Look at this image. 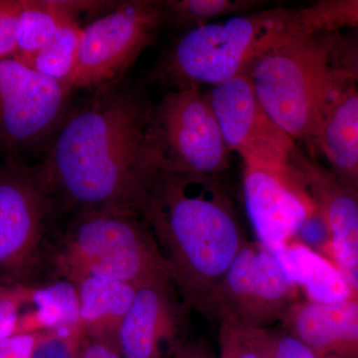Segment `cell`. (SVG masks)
<instances>
[{
	"label": "cell",
	"instance_id": "1",
	"mask_svg": "<svg viewBox=\"0 0 358 358\" xmlns=\"http://www.w3.org/2000/svg\"><path fill=\"white\" fill-rule=\"evenodd\" d=\"M91 95L71 110L33 166L57 213L141 216L148 193L164 171L155 131V103L141 85L124 81Z\"/></svg>",
	"mask_w": 358,
	"mask_h": 358
},
{
	"label": "cell",
	"instance_id": "2",
	"mask_svg": "<svg viewBox=\"0 0 358 358\" xmlns=\"http://www.w3.org/2000/svg\"><path fill=\"white\" fill-rule=\"evenodd\" d=\"M141 216L181 300L205 315L219 282L248 240L219 178L162 171Z\"/></svg>",
	"mask_w": 358,
	"mask_h": 358
},
{
	"label": "cell",
	"instance_id": "3",
	"mask_svg": "<svg viewBox=\"0 0 358 358\" xmlns=\"http://www.w3.org/2000/svg\"><path fill=\"white\" fill-rule=\"evenodd\" d=\"M247 75L273 121L294 141L312 143L345 81L324 34L291 31L257 59Z\"/></svg>",
	"mask_w": 358,
	"mask_h": 358
},
{
	"label": "cell",
	"instance_id": "4",
	"mask_svg": "<svg viewBox=\"0 0 358 358\" xmlns=\"http://www.w3.org/2000/svg\"><path fill=\"white\" fill-rule=\"evenodd\" d=\"M294 13L284 7L259 9L186 31L160 61L157 77L185 90L247 75L257 59L289 32Z\"/></svg>",
	"mask_w": 358,
	"mask_h": 358
},
{
	"label": "cell",
	"instance_id": "5",
	"mask_svg": "<svg viewBox=\"0 0 358 358\" xmlns=\"http://www.w3.org/2000/svg\"><path fill=\"white\" fill-rule=\"evenodd\" d=\"M50 261L59 277L103 275L136 288L171 275L147 222L141 216L115 212L75 213L52 245Z\"/></svg>",
	"mask_w": 358,
	"mask_h": 358
},
{
	"label": "cell",
	"instance_id": "6",
	"mask_svg": "<svg viewBox=\"0 0 358 358\" xmlns=\"http://www.w3.org/2000/svg\"><path fill=\"white\" fill-rule=\"evenodd\" d=\"M73 92L16 58L0 60V157L43 155L71 112Z\"/></svg>",
	"mask_w": 358,
	"mask_h": 358
},
{
	"label": "cell",
	"instance_id": "7",
	"mask_svg": "<svg viewBox=\"0 0 358 358\" xmlns=\"http://www.w3.org/2000/svg\"><path fill=\"white\" fill-rule=\"evenodd\" d=\"M164 24V1H119L83 28L77 67L68 83L71 91L92 94L122 81Z\"/></svg>",
	"mask_w": 358,
	"mask_h": 358
},
{
	"label": "cell",
	"instance_id": "8",
	"mask_svg": "<svg viewBox=\"0 0 358 358\" xmlns=\"http://www.w3.org/2000/svg\"><path fill=\"white\" fill-rule=\"evenodd\" d=\"M57 213L34 166L3 162L0 166V285H27L44 256Z\"/></svg>",
	"mask_w": 358,
	"mask_h": 358
},
{
	"label": "cell",
	"instance_id": "9",
	"mask_svg": "<svg viewBox=\"0 0 358 358\" xmlns=\"http://www.w3.org/2000/svg\"><path fill=\"white\" fill-rule=\"evenodd\" d=\"M300 301V292L272 251L247 241L216 287L204 317L271 327L281 324Z\"/></svg>",
	"mask_w": 358,
	"mask_h": 358
},
{
	"label": "cell",
	"instance_id": "10",
	"mask_svg": "<svg viewBox=\"0 0 358 358\" xmlns=\"http://www.w3.org/2000/svg\"><path fill=\"white\" fill-rule=\"evenodd\" d=\"M155 136L164 171L219 178L229 166L224 141L208 94L173 90L155 103Z\"/></svg>",
	"mask_w": 358,
	"mask_h": 358
},
{
	"label": "cell",
	"instance_id": "11",
	"mask_svg": "<svg viewBox=\"0 0 358 358\" xmlns=\"http://www.w3.org/2000/svg\"><path fill=\"white\" fill-rule=\"evenodd\" d=\"M207 94L226 145L244 164L293 169L296 143L264 109L248 75L216 85Z\"/></svg>",
	"mask_w": 358,
	"mask_h": 358
},
{
	"label": "cell",
	"instance_id": "12",
	"mask_svg": "<svg viewBox=\"0 0 358 358\" xmlns=\"http://www.w3.org/2000/svg\"><path fill=\"white\" fill-rule=\"evenodd\" d=\"M189 313L171 275L143 282L115 334V348L122 358H173L186 341Z\"/></svg>",
	"mask_w": 358,
	"mask_h": 358
},
{
	"label": "cell",
	"instance_id": "13",
	"mask_svg": "<svg viewBox=\"0 0 358 358\" xmlns=\"http://www.w3.org/2000/svg\"><path fill=\"white\" fill-rule=\"evenodd\" d=\"M245 208L258 241L270 251L296 236L315 203L298 171L244 164Z\"/></svg>",
	"mask_w": 358,
	"mask_h": 358
},
{
	"label": "cell",
	"instance_id": "14",
	"mask_svg": "<svg viewBox=\"0 0 358 358\" xmlns=\"http://www.w3.org/2000/svg\"><path fill=\"white\" fill-rule=\"evenodd\" d=\"M293 164L326 218L334 264L358 296V193L298 147L294 148Z\"/></svg>",
	"mask_w": 358,
	"mask_h": 358
},
{
	"label": "cell",
	"instance_id": "15",
	"mask_svg": "<svg viewBox=\"0 0 358 358\" xmlns=\"http://www.w3.org/2000/svg\"><path fill=\"white\" fill-rule=\"evenodd\" d=\"M281 327L320 355L358 358V298L327 305L301 300L285 317Z\"/></svg>",
	"mask_w": 358,
	"mask_h": 358
},
{
	"label": "cell",
	"instance_id": "16",
	"mask_svg": "<svg viewBox=\"0 0 358 358\" xmlns=\"http://www.w3.org/2000/svg\"><path fill=\"white\" fill-rule=\"evenodd\" d=\"M313 143L331 171L358 192V87L352 82L334 94Z\"/></svg>",
	"mask_w": 358,
	"mask_h": 358
},
{
	"label": "cell",
	"instance_id": "17",
	"mask_svg": "<svg viewBox=\"0 0 358 358\" xmlns=\"http://www.w3.org/2000/svg\"><path fill=\"white\" fill-rule=\"evenodd\" d=\"M66 279L77 289L80 320L85 336L103 339L115 345V334L133 303L136 287L91 274L72 275Z\"/></svg>",
	"mask_w": 358,
	"mask_h": 358
},
{
	"label": "cell",
	"instance_id": "18",
	"mask_svg": "<svg viewBox=\"0 0 358 358\" xmlns=\"http://www.w3.org/2000/svg\"><path fill=\"white\" fill-rule=\"evenodd\" d=\"M272 253L303 300L327 305L358 298L331 261L298 240H291Z\"/></svg>",
	"mask_w": 358,
	"mask_h": 358
},
{
	"label": "cell",
	"instance_id": "19",
	"mask_svg": "<svg viewBox=\"0 0 358 358\" xmlns=\"http://www.w3.org/2000/svg\"><path fill=\"white\" fill-rule=\"evenodd\" d=\"M112 1H70V0H21L18 16L17 53L26 63L43 49L60 26L68 20H79L82 13H107Z\"/></svg>",
	"mask_w": 358,
	"mask_h": 358
},
{
	"label": "cell",
	"instance_id": "20",
	"mask_svg": "<svg viewBox=\"0 0 358 358\" xmlns=\"http://www.w3.org/2000/svg\"><path fill=\"white\" fill-rule=\"evenodd\" d=\"M77 329L82 331L80 303L72 282L60 277L41 286H29L20 334Z\"/></svg>",
	"mask_w": 358,
	"mask_h": 358
},
{
	"label": "cell",
	"instance_id": "21",
	"mask_svg": "<svg viewBox=\"0 0 358 358\" xmlns=\"http://www.w3.org/2000/svg\"><path fill=\"white\" fill-rule=\"evenodd\" d=\"M83 28L77 20H68L53 38L25 65L68 86L79 57Z\"/></svg>",
	"mask_w": 358,
	"mask_h": 358
},
{
	"label": "cell",
	"instance_id": "22",
	"mask_svg": "<svg viewBox=\"0 0 358 358\" xmlns=\"http://www.w3.org/2000/svg\"><path fill=\"white\" fill-rule=\"evenodd\" d=\"M262 6L259 0H166L164 22L189 31L224 16L253 13Z\"/></svg>",
	"mask_w": 358,
	"mask_h": 358
},
{
	"label": "cell",
	"instance_id": "23",
	"mask_svg": "<svg viewBox=\"0 0 358 358\" xmlns=\"http://www.w3.org/2000/svg\"><path fill=\"white\" fill-rule=\"evenodd\" d=\"M358 28V0H320L300 11L294 10L289 31L317 35Z\"/></svg>",
	"mask_w": 358,
	"mask_h": 358
},
{
	"label": "cell",
	"instance_id": "24",
	"mask_svg": "<svg viewBox=\"0 0 358 358\" xmlns=\"http://www.w3.org/2000/svg\"><path fill=\"white\" fill-rule=\"evenodd\" d=\"M233 324V322H232ZM236 326L242 341L257 358H320L307 343L284 327Z\"/></svg>",
	"mask_w": 358,
	"mask_h": 358
},
{
	"label": "cell",
	"instance_id": "25",
	"mask_svg": "<svg viewBox=\"0 0 358 358\" xmlns=\"http://www.w3.org/2000/svg\"><path fill=\"white\" fill-rule=\"evenodd\" d=\"M334 68L345 81L358 87V28L324 33Z\"/></svg>",
	"mask_w": 358,
	"mask_h": 358
},
{
	"label": "cell",
	"instance_id": "26",
	"mask_svg": "<svg viewBox=\"0 0 358 358\" xmlns=\"http://www.w3.org/2000/svg\"><path fill=\"white\" fill-rule=\"evenodd\" d=\"M29 285H0V345L20 334Z\"/></svg>",
	"mask_w": 358,
	"mask_h": 358
},
{
	"label": "cell",
	"instance_id": "27",
	"mask_svg": "<svg viewBox=\"0 0 358 358\" xmlns=\"http://www.w3.org/2000/svg\"><path fill=\"white\" fill-rule=\"evenodd\" d=\"M83 336L80 329L37 333L31 358H78Z\"/></svg>",
	"mask_w": 358,
	"mask_h": 358
},
{
	"label": "cell",
	"instance_id": "28",
	"mask_svg": "<svg viewBox=\"0 0 358 358\" xmlns=\"http://www.w3.org/2000/svg\"><path fill=\"white\" fill-rule=\"evenodd\" d=\"M294 239L334 263L331 232L326 218L317 204L301 224Z\"/></svg>",
	"mask_w": 358,
	"mask_h": 358
},
{
	"label": "cell",
	"instance_id": "29",
	"mask_svg": "<svg viewBox=\"0 0 358 358\" xmlns=\"http://www.w3.org/2000/svg\"><path fill=\"white\" fill-rule=\"evenodd\" d=\"M21 0H0V60L17 53V22Z\"/></svg>",
	"mask_w": 358,
	"mask_h": 358
},
{
	"label": "cell",
	"instance_id": "30",
	"mask_svg": "<svg viewBox=\"0 0 358 358\" xmlns=\"http://www.w3.org/2000/svg\"><path fill=\"white\" fill-rule=\"evenodd\" d=\"M218 324V358H257L242 341L234 324L226 320H220Z\"/></svg>",
	"mask_w": 358,
	"mask_h": 358
},
{
	"label": "cell",
	"instance_id": "31",
	"mask_svg": "<svg viewBox=\"0 0 358 358\" xmlns=\"http://www.w3.org/2000/svg\"><path fill=\"white\" fill-rule=\"evenodd\" d=\"M37 333L20 334L0 345V358H31Z\"/></svg>",
	"mask_w": 358,
	"mask_h": 358
},
{
	"label": "cell",
	"instance_id": "32",
	"mask_svg": "<svg viewBox=\"0 0 358 358\" xmlns=\"http://www.w3.org/2000/svg\"><path fill=\"white\" fill-rule=\"evenodd\" d=\"M78 358H122L115 345L103 339L85 336Z\"/></svg>",
	"mask_w": 358,
	"mask_h": 358
},
{
	"label": "cell",
	"instance_id": "33",
	"mask_svg": "<svg viewBox=\"0 0 358 358\" xmlns=\"http://www.w3.org/2000/svg\"><path fill=\"white\" fill-rule=\"evenodd\" d=\"M173 358H218L205 343L185 341Z\"/></svg>",
	"mask_w": 358,
	"mask_h": 358
},
{
	"label": "cell",
	"instance_id": "34",
	"mask_svg": "<svg viewBox=\"0 0 358 358\" xmlns=\"http://www.w3.org/2000/svg\"><path fill=\"white\" fill-rule=\"evenodd\" d=\"M320 358H341L338 357V355H320Z\"/></svg>",
	"mask_w": 358,
	"mask_h": 358
},
{
	"label": "cell",
	"instance_id": "35",
	"mask_svg": "<svg viewBox=\"0 0 358 358\" xmlns=\"http://www.w3.org/2000/svg\"><path fill=\"white\" fill-rule=\"evenodd\" d=\"M357 193H358V192H357Z\"/></svg>",
	"mask_w": 358,
	"mask_h": 358
}]
</instances>
